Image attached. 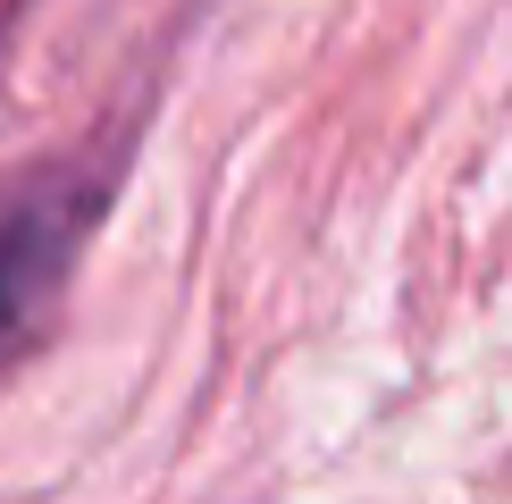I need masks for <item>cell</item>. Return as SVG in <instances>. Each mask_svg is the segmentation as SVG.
Wrapping results in <instances>:
<instances>
[{
    "instance_id": "obj_1",
    "label": "cell",
    "mask_w": 512,
    "mask_h": 504,
    "mask_svg": "<svg viewBox=\"0 0 512 504\" xmlns=\"http://www.w3.org/2000/svg\"><path fill=\"white\" fill-rule=\"evenodd\" d=\"M93 202V185H34L26 202L0 210V353H17L42 328L84 227H93Z\"/></svg>"
}]
</instances>
